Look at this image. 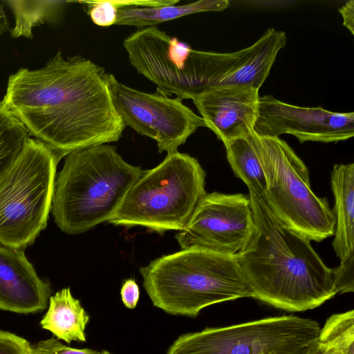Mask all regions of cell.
Here are the masks:
<instances>
[{
  "mask_svg": "<svg viewBox=\"0 0 354 354\" xmlns=\"http://www.w3.org/2000/svg\"><path fill=\"white\" fill-rule=\"evenodd\" d=\"M108 84L115 109L125 126L154 140L160 153L177 151L199 127H206L203 118L177 97L140 91L110 73Z\"/></svg>",
  "mask_w": 354,
  "mask_h": 354,
  "instance_id": "9",
  "label": "cell"
},
{
  "mask_svg": "<svg viewBox=\"0 0 354 354\" xmlns=\"http://www.w3.org/2000/svg\"><path fill=\"white\" fill-rule=\"evenodd\" d=\"M255 229L236 255L253 298L290 312L311 310L337 290L333 268L310 241L281 221L261 196L249 192Z\"/></svg>",
  "mask_w": 354,
  "mask_h": 354,
  "instance_id": "2",
  "label": "cell"
},
{
  "mask_svg": "<svg viewBox=\"0 0 354 354\" xmlns=\"http://www.w3.org/2000/svg\"><path fill=\"white\" fill-rule=\"evenodd\" d=\"M339 12L343 19V25L354 35V1H346L339 9Z\"/></svg>",
  "mask_w": 354,
  "mask_h": 354,
  "instance_id": "26",
  "label": "cell"
},
{
  "mask_svg": "<svg viewBox=\"0 0 354 354\" xmlns=\"http://www.w3.org/2000/svg\"><path fill=\"white\" fill-rule=\"evenodd\" d=\"M31 344L24 337L0 330V354H30Z\"/></svg>",
  "mask_w": 354,
  "mask_h": 354,
  "instance_id": "24",
  "label": "cell"
},
{
  "mask_svg": "<svg viewBox=\"0 0 354 354\" xmlns=\"http://www.w3.org/2000/svg\"><path fill=\"white\" fill-rule=\"evenodd\" d=\"M229 6L228 0H201L180 6L123 8L118 10L115 25L141 29L194 13L220 12Z\"/></svg>",
  "mask_w": 354,
  "mask_h": 354,
  "instance_id": "16",
  "label": "cell"
},
{
  "mask_svg": "<svg viewBox=\"0 0 354 354\" xmlns=\"http://www.w3.org/2000/svg\"><path fill=\"white\" fill-rule=\"evenodd\" d=\"M251 138L266 178L261 198L273 214L309 241L319 242L334 235L333 211L326 198L312 191L308 169L293 149L278 137L254 131Z\"/></svg>",
  "mask_w": 354,
  "mask_h": 354,
  "instance_id": "6",
  "label": "cell"
},
{
  "mask_svg": "<svg viewBox=\"0 0 354 354\" xmlns=\"http://www.w3.org/2000/svg\"><path fill=\"white\" fill-rule=\"evenodd\" d=\"M108 73L93 61L61 51L37 70L10 76L1 101L29 134L62 157L120 139L126 126L117 113Z\"/></svg>",
  "mask_w": 354,
  "mask_h": 354,
  "instance_id": "1",
  "label": "cell"
},
{
  "mask_svg": "<svg viewBox=\"0 0 354 354\" xmlns=\"http://www.w3.org/2000/svg\"><path fill=\"white\" fill-rule=\"evenodd\" d=\"M29 138L24 124L0 102V181L17 162Z\"/></svg>",
  "mask_w": 354,
  "mask_h": 354,
  "instance_id": "19",
  "label": "cell"
},
{
  "mask_svg": "<svg viewBox=\"0 0 354 354\" xmlns=\"http://www.w3.org/2000/svg\"><path fill=\"white\" fill-rule=\"evenodd\" d=\"M205 185V172L195 158L167 153L158 165L144 170L108 222L159 233L180 231L207 194Z\"/></svg>",
  "mask_w": 354,
  "mask_h": 354,
  "instance_id": "5",
  "label": "cell"
},
{
  "mask_svg": "<svg viewBox=\"0 0 354 354\" xmlns=\"http://www.w3.org/2000/svg\"><path fill=\"white\" fill-rule=\"evenodd\" d=\"M335 198V217L333 249L340 262L354 255V164L333 167L330 175Z\"/></svg>",
  "mask_w": 354,
  "mask_h": 354,
  "instance_id": "14",
  "label": "cell"
},
{
  "mask_svg": "<svg viewBox=\"0 0 354 354\" xmlns=\"http://www.w3.org/2000/svg\"><path fill=\"white\" fill-rule=\"evenodd\" d=\"M143 172L108 144L68 153L55 181L51 205L55 222L68 234L108 222Z\"/></svg>",
  "mask_w": 354,
  "mask_h": 354,
  "instance_id": "3",
  "label": "cell"
},
{
  "mask_svg": "<svg viewBox=\"0 0 354 354\" xmlns=\"http://www.w3.org/2000/svg\"><path fill=\"white\" fill-rule=\"evenodd\" d=\"M30 354H112L103 350L97 351L90 348H75L67 346L57 339L51 337L31 345Z\"/></svg>",
  "mask_w": 354,
  "mask_h": 354,
  "instance_id": "22",
  "label": "cell"
},
{
  "mask_svg": "<svg viewBox=\"0 0 354 354\" xmlns=\"http://www.w3.org/2000/svg\"><path fill=\"white\" fill-rule=\"evenodd\" d=\"M8 30V22L3 7L0 5V37Z\"/></svg>",
  "mask_w": 354,
  "mask_h": 354,
  "instance_id": "28",
  "label": "cell"
},
{
  "mask_svg": "<svg viewBox=\"0 0 354 354\" xmlns=\"http://www.w3.org/2000/svg\"><path fill=\"white\" fill-rule=\"evenodd\" d=\"M254 131L259 136L282 134L306 141L336 142L354 136V113H337L318 107H302L273 96H260Z\"/></svg>",
  "mask_w": 354,
  "mask_h": 354,
  "instance_id": "11",
  "label": "cell"
},
{
  "mask_svg": "<svg viewBox=\"0 0 354 354\" xmlns=\"http://www.w3.org/2000/svg\"><path fill=\"white\" fill-rule=\"evenodd\" d=\"M255 229L249 196L242 194H206L183 229L176 235L181 249L196 246L236 255Z\"/></svg>",
  "mask_w": 354,
  "mask_h": 354,
  "instance_id": "10",
  "label": "cell"
},
{
  "mask_svg": "<svg viewBox=\"0 0 354 354\" xmlns=\"http://www.w3.org/2000/svg\"><path fill=\"white\" fill-rule=\"evenodd\" d=\"M306 354H339L317 340L313 343Z\"/></svg>",
  "mask_w": 354,
  "mask_h": 354,
  "instance_id": "27",
  "label": "cell"
},
{
  "mask_svg": "<svg viewBox=\"0 0 354 354\" xmlns=\"http://www.w3.org/2000/svg\"><path fill=\"white\" fill-rule=\"evenodd\" d=\"M354 255L340 262L338 267L333 268L334 280L337 293L354 291Z\"/></svg>",
  "mask_w": 354,
  "mask_h": 354,
  "instance_id": "23",
  "label": "cell"
},
{
  "mask_svg": "<svg viewBox=\"0 0 354 354\" xmlns=\"http://www.w3.org/2000/svg\"><path fill=\"white\" fill-rule=\"evenodd\" d=\"M227 159L236 176L242 180L251 192L262 197L267 183L263 168L254 147L251 133L225 147Z\"/></svg>",
  "mask_w": 354,
  "mask_h": 354,
  "instance_id": "17",
  "label": "cell"
},
{
  "mask_svg": "<svg viewBox=\"0 0 354 354\" xmlns=\"http://www.w3.org/2000/svg\"><path fill=\"white\" fill-rule=\"evenodd\" d=\"M63 158L38 139L0 181V241L25 250L47 225L57 166Z\"/></svg>",
  "mask_w": 354,
  "mask_h": 354,
  "instance_id": "7",
  "label": "cell"
},
{
  "mask_svg": "<svg viewBox=\"0 0 354 354\" xmlns=\"http://www.w3.org/2000/svg\"><path fill=\"white\" fill-rule=\"evenodd\" d=\"M121 298L124 306L130 309L136 308L139 297L138 285L133 279H128L123 283L120 290Z\"/></svg>",
  "mask_w": 354,
  "mask_h": 354,
  "instance_id": "25",
  "label": "cell"
},
{
  "mask_svg": "<svg viewBox=\"0 0 354 354\" xmlns=\"http://www.w3.org/2000/svg\"><path fill=\"white\" fill-rule=\"evenodd\" d=\"M89 319L80 300L72 295L70 288H64L50 297L48 310L40 325L57 339L68 344L72 341L84 342Z\"/></svg>",
  "mask_w": 354,
  "mask_h": 354,
  "instance_id": "15",
  "label": "cell"
},
{
  "mask_svg": "<svg viewBox=\"0 0 354 354\" xmlns=\"http://www.w3.org/2000/svg\"><path fill=\"white\" fill-rule=\"evenodd\" d=\"M153 306L174 315L196 317L203 308L253 297L236 255L192 246L140 268Z\"/></svg>",
  "mask_w": 354,
  "mask_h": 354,
  "instance_id": "4",
  "label": "cell"
},
{
  "mask_svg": "<svg viewBox=\"0 0 354 354\" xmlns=\"http://www.w3.org/2000/svg\"><path fill=\"white\" fill-rule=\"evenodd\" d=\"M86 8L93 23L101 27L115 25L118 9L113 0L78 1Z\"/></svg>",
  "mask_w": 354,
  "mask_h": 354,
  "instance_id": "21",
  "label": "cell"
},
{
  "mask_svg": "<svg viewBox=\"0 0 354 354\" xmlns=\"http://www.w3.org/2000/svg\"><path fill=\"white\" fill-rule=\"evenodd\" d=\"M319 330L312 319L270 317L183 334L167 354H306Z\"/></svg>",
  "mask_w": 354,
  "mask_h": 354,
  "instance_id": "8",
  "label": "cell"
},
{
  "mask_svg": "<svg viewBox=\"0 0 354 354\" xmlns=\"http://www.w3.org/2000/svg\"><path fill=\"white\" fill-rule=\"evenodd\" d=\"M317 340L339 354H354V310L330 315L320 328Z\"/></svg>",
  "mask_w": 354,
  "mask_h": 354,
  "instance_id": "20",
  "label": "cell"
},
{
  "mask_svg": "<svg viewBox=\"0 0 354 354\" xmlns=\"http://www.w3.org/2000/svg\"><path fill=\"white\" fill-rule=\"evenodd\" d=\"M51 290L26 258L24 250L0 241V310L21 314L46 308Z\"/></svg>",
  "mask_w": 354,
  "mask_h": 354,
  "instance_id": "13",
  "label": "cell"
},
{
  "mask_svg": "<svg viewBox=\"0 0 354 354\" xmlns=\"http://www.w3.org/2000/svg\"><path fill=\"white\" fill-rule=\"evenodd\" d=\"M259 89L248 85L211 88L193 100L205 123L225 147L254 131Z\"/></svg>",
  "mask_w": 354,
  "mask_h": 354,
  "instance_id": "12",
  "label": "cell"
},
{
  "mask_svg": "<svg viewBox=\"0 0 354 354\" xmlns=\"http://www.w3.org/2000/svg\"><path fill=\"white\" fill-rule=\"evenodd\" d=\"M12 9L15 26L11 30L13 38L32 37V29L46 21L55 19L69 1H6Z\"/></svg>",
  "mask_w": 354,
  "mask_h": 354,
  "instance_id": "18",
  "label": "cell"
}]
</instances>
